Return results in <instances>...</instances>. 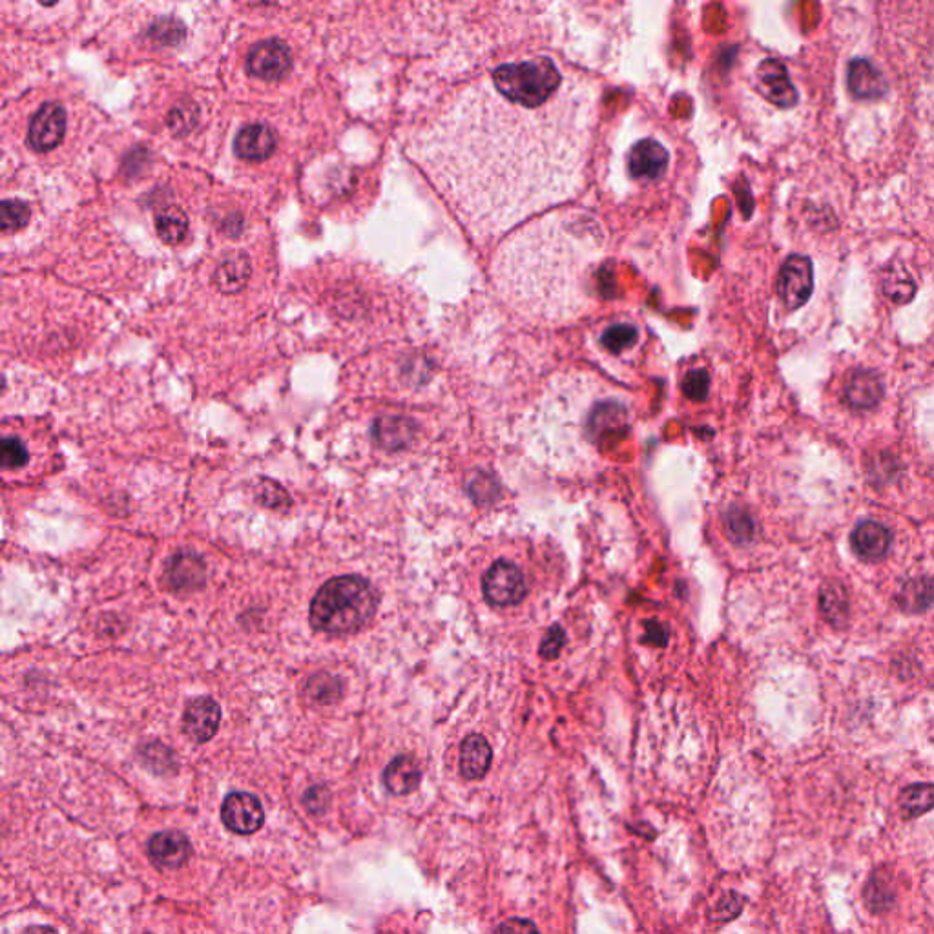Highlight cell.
<instances>
[{"label":"cell","mask_w":934,"mask_h":934,"mask_svg":"<svg viewBox=\"0 0 934 934\" xmlns=\"http://www.w3.org/2000/svg\"><path fill=\"white\" fill-rule=\"evenodd\" d=\"M165 579L174 592H198L207 582V566L198 553L179 551L168 562Z\"/></svg>","instance_id":"30bf717a"},{"label":"cell","mask_w":934,"mask_h":934,"mask_svg":"<svg viewBox=\"0 0 934 934\" xmlns=\"http://www.w3.org/2000/svg\"><path fill=\"white\" fill-rule=\"evenodd\" d=\"M593 114L592 88L550 57L500 64L429 125L420 159L458 221L495 238L579 192Z\"/></svg>","instance_id":"6da1fadb"},{"label":"cell","mask_w":934,"mask_h":934,"mask_svg":"<svg viewBox=\"0 0 934 934\" xmlns=\"http://www.w3.org/2000/svg\"><path fill=\"white\" fill-rule=\"evenodd\" d=\"M66 134V112L57 103H44L35 112L28 126V145L35 152H50L63 143Z\"/></svg>","instance_id":"52a82bcc"},{"label":"cell","mask_w":934,"mask_h":934,"mask_svg":"<svg viewBox=\"0 0 934 934\" xmlns=\"http://www.w3.org/2000/svg\"><path fill=\"white\" fill-rule=\"evenodd\" d=\"M221 820L229 831L236 834H254L265 821L261 801L249 792H232L221 807Z\"/></svg>","instance_id":"ba28073f"},{"label":"cell","mask_w":934,"mask_h":934,"mask_svg":"<svg viewBox=\"0 0 934 934\" xmlns=\"http://www.w3.org/2000/svg\"><path fill=\"white\" fill-rule=\"evenodd\" d=\"M258 500L267 508H281V506H289V502H291L287 491L281 488L280 484L272 482V480H261V486L258 489Z\"/></svg>","instance_id":"836d02e7"},{"label":"cell","mask_w":934,"mask_h":934,"mask_svg":"<svg viewBox=\"0 0 934 934\" xmlns=\"http://www.w3.org/2000/svg\"><path fill=\"white\" fill-rule=\"evenodd\" d=\"M156 230L167 245H179L188 236L187 214L177 207H167L157 214Z\"/></svg>","instance_id":"d4e9b609"},{"label":"cell","mask_w":934,"mask_h":934,"mask_svg":"<svg viewBox=\"0 0 934 934\" xmlns=\"http://www.w3.org/2000/svg\"><path fill=\"white\" fill-rule=\"evenodd\" d=\"M883 291L896 303H907V301L913 300L916 285L911 280V276L907 274V270L898 267V265H893V267H889L887 276L883 278Z\"/></svg>","instance_id":"83f0119b"},{"label":"cell","mask_w":934,"mask_h":934,"mask_svg":"<svg viewBox=\"0 0 934 934\" xmlns=\"http://www.w3.org/2000/svg\"><path fill=\"white\" fill-rule=\"evenodd\" d=\"M416 424L405 416H380L373 424L374 442L387 451L404 449L413 442Z\"/></svg>","instance_id":"e0dca14e"},{"label":"cell","mask_w":934,"mask_h":934,"mask_svg":"<svg viewBox=\"0 0 934 934\" xmlns=\"http://www.w3.org/2000/svg\"><path fill=\"white\" fill-rule=\"evenodd\" d=\"M725 524H727L728 537L737 544H747L754 537V522L743 509H730Z\"/></svg>","instance_id":"4dcf8cb0"},{"label":"cell","mask_w":934,"mask_h":934,"mask_svg":"<svg viewBox=\"0 0 934 934\" xmlns=\"http://www.w3.org/2000/svg\"><path fill=\"white\" fill-rule=\"evenodd\" d=\"M814 291V269L807 256L794 254L783 263L778 278V296L790 311L803 307Z\"/></svg>","instance_id":"5b68a950"},{"label":"cell","mask_w":934,"mask_h":934,"mask_svg":"<svg viewBox=\"0 0 934 934\" xmlns=\"http://www.w3.org/2000/svg\"><path fill=\"white\" fill-rule=\"evenodd\" d=\"M482 592L493 606H517L524 601L528 586L522 571L509 561H497L482 579Z\"/></svg>","instance_id":"277c9868"},{"label":"cell","mask_w":934,"mask_h":934,"mask_svg":"<svg viewBox=\"0 0 934 934\" xmlns=\"http://www.w3.org/2000/svg\"><path fill=\"white\" fill-rule=\"evenodd\" d=\"M291 68V50L285 42L278 39L258 42L247 57V70L252 77L261 81H280Z\"/></svg>","instance_id":"8992f818"},{"label":"cell","mask_w":934,"mask_h":934,"mask_svg":"<svg viewBox=\"0 0 934 934\" xmlns=\"http://www.w3.org/2000/svg\"><path fill=\"white\" fill-rule=\"evenodd\" d=\"M199 119V110L196 104L188 103V101H183V103H177L170 114H168V126L170 130L176 135H187L188 132L194 130V126L198 125Z\"/></svg>","instance_id":"f1b7e54d"},{"label":"cell","mask_w":934,"mask_h":934,"mask_svg":"<svg viewBox=\"0 0 934 934\" xmlns=\"http://www.w3.org/2000/svg\"><path fill=\"white\" fill-rule=\"evenodd\" d=\"M900 805L907 818H918L934 807V785L918 783L900 794Z\"/></svg>","instance_id":"484cf974"},{"label":"cell","mask_w":934,"mask_h":934,"mask_svg":"<svg viewBox=\"0 0 934 934\" xmlns=\"http://www.w3.org/2000/svg\"><path fill=\"white\" fill-rule=\"evenodd\" d=\"M378 595L371 582L342 575L325 582L311 602L312 628L329 635H351L373 621Z\"/></svg>","instance_id":"3957f363"},{"label":"cell","mask_w":934,"mask_h":934,"mask_svg":"<svg viewBox=\"0 0 934 934\" xmlns=\"http://www.w3.org/2000/svg\"><path fill=\"white\" fill-rule=\"evenodd\" d=\"M250 272L252 269L249 256L243 252H232L219 261L214 270V285L218 287L219 292L234 294L249 283Z\"/></svg>","instance_id":"44dd1931"},{"label":"cell","mask_w":934,"mask_h":934,"mask_svg":"<svg viewBox=\"0 0 934 934\" xmlns=\"http://www.w3.org/2000/svg\"><path fill=\"white\" fill-rule=\"evenodd\" d=\"M668 167V152L655 139H643L632 148L628 156V170L637 181H655L663 176Z\"/></svg>","instance_id":"7c38bea8"},{"label":"cell","mask_w":934,"mask_h":934,"mask_svg":"<svg viewBox=\"0 0 934 934\" xmlns=\"http://www.w3.org/2000/svg\"><path fill=\"white\" fill-rule=\"evenodd\" d=\"M278 146V139L274 130L267 125L243 126L236 135L234 152L236 156L245 161H265L269 159Z\"/></svg>","instance_id":"5bb4252c"},{"label":"cell","mask_w":934,"mask_h":934,"mask_svg":"<svg viewBox=\"0 0 934 934\" xmlns=\"http://www.w3.org/2000/svg\"><path fill=\"white\" fill-rule=\"evenodd\" d=\"M221 708L210 697H196L183 714V730L192 741L207 743L218 732Z\"/></svg>","instance_id":"8fae6325"},{"label":"cell","mask_w":934,"mask_h":934,"mask_svg":"<svg viewBox=\"0 0 934 934\" xmlns=\"http://www.w3.org/2000/svg\"><path fill=\"white\" fill-rule=\"evenodd\" d=\"M303 697L312 705H334L343 697V681L336 675L318 672L305 681Z\"/></svg>","instance_id":"7402d4cb"},{"label":"cell","mask_w":934,"mask_h":934,"mask_svg":"<svg viewBox=\"0 0 934 934\" xmlns=\"http://www.w3.org/2000/svg\"><path fill=\"white\" fill-rule=\"evenodd\" d=\"M883 385L874 371L860 369L851 374L845 385V400L854 409H872L882 400Z\"/></svg>","instance_id":"d6986e66"},{"label":"cell","mask_w":934,"mask_h":934,"mask_svg":"<svg viewBox=\"0 0 934 934\" xmlns=\"http://www.w3.org/2000/svg\"><path fill=\"white\" fill-rule=\"evenodd\" d=\"M849 92L856 99L874 101L887 94V81L882 72L867 59H852L847 73Z\"/></svg>","instance_id":"2e32d148"},{"label":"cell","mask_w":934,"mask_h":934,"mask_svg":"<svg viewBox=\"0 0 934 934\" xmlns=\"http://www.w3.org/2000/svg\"><path fill=\"white\" fill-rule=\"evenodd\" d=\"M851 546L863 561H880L891 546V531L880 522L865 520L852 531Z\"/></svg>","instance_id":"9a60e30c"},{"label":"cell","mask_w":934,"mask_h":934,"mask_svg":"<svg viewBox=\"0 0 934 934\" xmlns=\"http://www.w3.org/2000/svg\"><path fill=\"white\" fill-rule=\"evenodd\" d=\"M564 644H566L564 630H562L561 626H551L550 632L546 634L544 641L540 643V655L544 659H555L561 654Z\"/></svg>","instance_id":"e575fe53"},{"label":"cell","mask_w":934,"mask_h":934,"mask_svg":"<svg viewBox=\"0 0 934 934\" xmlns=\"http://www.w3.org/2000/svg\"><path fill=\"white\" fill-rule=\"evenodd\" d=\"M30 216L32 212L26 203L6 199L2 203V232L11 234V232L24 229L30 221Z\"/></svg>","instance_id":"f546056e"},{"label":"cell","mask_w":934,"mask_h":934,"mask_svg":"<svg viewBox=\"0 0 934 934\" xmlns=\"http://www.w3.org/2000/svg\"><path fill=\"white\" fill-rule=\"evenodd\" d=\"M635 338H637V333L634 327L621 323V325H612L606 329V333L602 334V343L608 351L621 353L634 345Z\"/></svg>","instance_id":"1f68e13d"},{"label":"cell","mask_w":934,"mask_h":934,"mask_svg":"<svg viewBox=\"0 0 934 934\" xmlns=\"http://www.w3.org/2000/svg\"><path fill=\"white\" fill-rule=\"evenodd\" d=\"M190 841L183 832H157L148 841V854L152 862L163 869H179L190 858Z\"/></svg>","instance_id":"4fadbf2b"},{"label":"cell","mask_w":934,"mask_h":934,"mask_svg":"<svg viewBox=\"0 0 934 934\" xmlns=\"http://www.w3.org/2000/svg\"><path fill=\"white\" fill-rule=\"evenodd\" d=\"M821 612L827 617V621L836 626H841L847 619L849 613V602L843 588L838 584H829L821 590L820 597Z\"/></svg>","instance_id":"4316f807"},{"label":"cell","mask_w":934,"mask_h":934,"mask_svg":"<svg viewBox=\"0 0 934 934\" xmlns=\"http://www.w3.org/2000/svg\"><path fill=\"white\" fill-rule=\"evenodd\" d=\"M624 420H626V413H624V409L621 405L613 404V402L599 404L593 409L592 415H590L588 431L592 433L593 440L601 442V440H604V436L612 435V433H619L621 427H623Z\"/></svg>","instance_id":"603a6c76"},{"label":"cell","mask_w":934,"mask_h":934,"mask_svg":"<svg viewBox=\"0 0 934 934\" xmlns=\"http://www.w3.org/2000/svg\"><path fill=\"white\" fill-rule=\"evenodd\" d=\"M606 247L601 223L557 210L511 234L493 258L500 296L535 322L564 323L592 309V283Z\"/></svg>","instance_id":"7a4b0ae2"},{"label":"cell","mask_w":934,"mask_h":934,"mask_svg":"<svg viewBox=\"0 0 934 934\" xmlns=\"http://www.w3.org/2000/svg\"><path fill=\"white\" fill-rule=\"evenodd\" d=\"M683 391L692 400H705L708 395V376L705 371L688 374L683 382Z\"/></svg>","instance_id":"d590c367"},{"label":"cell","mask_w":934,"mask_h":934,"mask_svg":"<svg viewBox=\"0 0 934 934\" xmlns=\"http://www.w3.org/2000/svg\"><path fill=\"white\" fill-rule=\"evenodd\" d=\"M758 90L770 103L779 108H792L798 103L800 95L790 83L789 72L785 64L778 59H765L758 68Z\"/></svg>","instance_id":"9c48e42d"},{"label":"cell","mask_w":934,"mask_h":934,"mask_svg":"<svg viewBox=\"0 0 934 934\" xmlns=\"http://www.w3.org/2000/svg\"><path fill=\"white\" fill-rule=\"evenodd\" d=\"M898 602L905 612H925L934 602V581L929 577H916L903 584Z\"/></svg>","instance_id":"cb8c5ba5"},{"label":"cell","mask_w":934,"mask_h":934,"mask_svg":"<svg viewBox=\"0 0 934 934\" xmlns=\"http://www.w3.org/2000/svg\"><path fill=\"white\" fill-rule=\"evenodd\" d=\"M422 770L413 756H398L384 770L385 789L395 796H407L418 789Z\"/></svg>","instance_id":"ffe728a7"},{"label":"cell","mask_w":934,"mask_h":934,"mask_svg":"<svg viewBox=\"0 0 934 934\" xmlns=\"http://www.w3.org/2000/svg\"><path fill=\"white\" fill-rule=\"evenodd\" d=\"M646 635H648V641L654 646H665L666 641H668V630H666L665 624L657 623V621H648L646 623Z\"/></svg>","instance_id":"74e56055"},{"label":"cell","mask_w":934,"mask_h":934,"mask_svg":"<svg viewBox=\"0 0 934 934\" xmlns=\"http://www.w3.org/2000/svg\"><path fill=\"white\" fill-rule=\"evenodd\" d=\"M28 449L24 447L19 438L15 436H8L2 440V446H0V460H2V467L4 469H19V467L26 466L28 462Z\"/></svg>","instance_id":"d6a6232c"},{"label":"cell","mask_w":934,"mask_h":934,"mask_svg":"<svg viewBox=\"0 0 934 934\" xmlns=\"http://www.w3.org/2000/svg\"><path fill=\"white\" fill-rule=\"evenodd\" d=\"M493 752L486 737L480 734L467 736L460 745V774L467 781H477L488 774Z\"/></svg>","instance_id":"ac0fdd59"},{"label":"cell","mask_w":934,"mask_h":934,"mask_svg":"<svg viewBox=\"0 0 934 934\" xmlns=\"http://www.w3.org/2000/svg\"><path fill=\"white\" fill-rule=\"evenodd\" d=\"M495 934H540L539 929L535 927L530 920L524 918H509L504 924L497 927Z\"/></svg>","instance_id":"8d00e7d4"}]
</instances>
